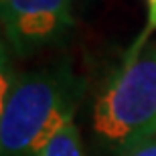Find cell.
Segmentation results:
<instances>
[{
  "label": "cell",
  "mask_w": 156,
  "mask_h": 156,
  "mask_svg": "<svg viewBox=\"0 0 156 156\" xmlns=\"http://www.w3.org/2000/svg\"><path fill=\"white\" fill-rule=\"evenodd\" d=\"M93 132L118 156L156 138V45L124 59L93 104Z\"/></svg>",
  "instance_id": "7a4b0ae2"
},
{
  "label": "cell",
  "mask_w": 156,
  "mask_h": 156,
  "mask_svg": "<svg viewBox=\"0 0 156 156\" xmlns=\"http://www.w3.org/2000/svg\"><path fill=\"white\" fill-rule=\"evenodd\" d=\"M37 156H83L79 128L75 126V122H67Z\"/></svg>",
  "instance_id": "277c9868"
},
{
  "label": "cell",
  "mask_w": 156,
  "mask_h": 156,
  "mask_svg": "<svg viewBox=\"0 0 156 156\" xmlns=\"http://www.w3.org/2000/svg\"><path fill=\"white\" fill-rule=\"evenodd\" d=\"M152 33H156V0H146V27H144V30H142V35H140L138 39H136V43L132 45V49L128 51L126 59L136 57V55L146 47V41H148V37H150Z\"/></svg>",
  "instance_id": "5b68a950"
},
{
  "label": "cell",
  "mask_w": 156,
  "mask_h": 156,
  "mask_svg": "<svg viewBox=\"0 0 156 156\" xmlns=\"http://www.w3.org/2000/svg\"><path fill=\"white\" fill-rule=\"evenodd\" d=\"M126 156H156V138H152L150 142L134 148L132 152H128Z\"/></svg>",
  "instance_id": "8992f818"
},
{
  "label": "cell",
  "mask_w": 156,
  "mask_h": 156,
  "mask_svg": "<svg viewBox=\"0 0 156 156\" xmlns=\"http://www.w3.org/2000/svg\"><path fill=\"white\" fill-rule=\"evenodd\" d=\"M2 24L12 51L33 55L69 35L71 0H2Z\"/></svg>",
  "instance_id": "3957f363"
},
{
  "label": "cell",
  "mask_w": 156,
  "mask_h": 156,
  "mask_svg": "<svg viewBox=\"0 0 156 156\" xmlns=\"http://www.w3.org/2000/svg\"><path fill=\"white\" fill-rule=\"evenodd\" d=\"M83 87L67 67L16 75L2 93L0 156H37L73 120Z\"/></svg>",
  "instance_id": "6da1fadb"
}]
</instances>
